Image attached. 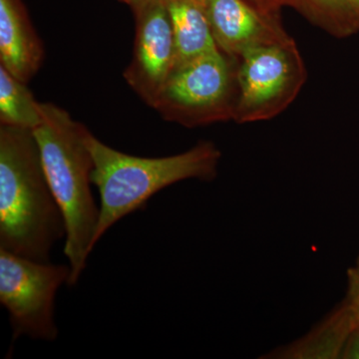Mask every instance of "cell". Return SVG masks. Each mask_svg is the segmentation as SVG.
Here are the masks:
<instances>
[{
	"label": "cell",
	"instance_id": "obj_1",
	"mask_svg": "<svg viewBox=\"0 0 359 359\" xmlns=\"http://www.w3.org/2000/svg\"><path fill=\"white\" fill-rule=\"evenodd\" d=\"M65 236L33 131L0 125V250L50 262Z\"/></svg>",
	"mask_w": 359,
	"mask_h": 359
},
{
	"label": "cell",
	"instance_id": "obj_2",
	"mask_svg": "<svg viewBox=\"0 0 359 359\" xmlns=\"http://www.w3.org/2000/svg\"><path fill=\"white\" fill-rule=\"evenodd\" d=\"M42 121L33 130L45 175L65 217V255L69 285H77L95 248L100 209L92 195L93 160L86 143L89 131L60 106L41 103Z\"/></svg>",
	"mask_w": 359,
	"mask_h": 359
},
{
	"label": "cell",
	"instance_id": "obj_3",
	"mask_svg": "<svg viewBox=\"0 0 359 359\" xmlns=\"http://www.w3.org/2000/svg\"><path fill=\"white\" fill-rule=\"evenodd\" d=\"M86 143L93 160L92 184L100 195L96 245L120 219L144 209L160 191L186 180L216 179L222 158L211 141H201L180 154L158 158L120 152L90 131Z\"/></svg>",
	"mask_w": 359,
	"mask_h": 359
},
{
	"label": "cell",
	"instance_id": "obj_4",
	"mask_svg": "<svg viewBox=\"0 0 359 359\" xmlns=\"http://www.w3.org/2000/svg\"><path fill=\"white\" fill-rule=\"evenodd\" d=\"M238 60L219 49L175 68L153 109L186 128L233 121L237 104Z\"/></svg>",
	"mask_w": 359,
	"mask_h": 359
},
{
	"label": "cell",
	"instance_id": "obj_5",
	"mask_svg": "<svg viewBox=\"0 0 359 359\" xmlns=\"http://www.w3.org/2000/svg\"><path fill=\"white\" fill-rule=\"evenodd\" d=\"M308 70L292 36L259 45L238 59V124L268 121L290 107L308 79Z\"/></svg>",
	"mask_w": 359,
	"mask_h": 359
},
{
	"label": "cell",
	"instance_id": "obj_6",
	"mask_svg": "<svg viewBox=\"0 0 359 359\" xmlns=\"http://www.w3.org/2000/svg\"><path fill=\"white\" fill-rule=\"evenodd\" d=\"M69 264L39 262L0 250V302L9 314L13 341L20 337L54 341L55 299L69 285Z\"/></svg>",
	"mask_w": 359,
	"mask_h": 359
},
{
	"label": "cell",
	"instance_id": "obj_7",
	"mask_svg": "<svg viewBox=\"0 0 359 359\" xmlns=\"http://www.w3.org/2000/svg\"><path fill=\"white\" fill-rule=\"evenodd\" d=\"M133 13V54L123 77L141 100L153 108L174 69L173 26L163 0H150Z\"/></svg>",
	"mask_w": 359,
	"mask_h": 359
},
{
	"label": "cell",
	"instance_id": "obj_8",
	"mask_svg": "<svg viewBox=\"0 0 359 359\" xmlns=\"http://www.w3.org/2000/svg\"><path fill=\"white\" fill-rule=\"evenodd\" d=\"M204 6L215 42L229 57L238 60L254 47L290 36L280 20L264 15L245 0H205Z\"/></svg>",
	"mask_w": 359,
	"mask_h": 359
},
{
	"label": "cell",
	"instance_id": "obj_9",
	"mask_svg": "<svg viewBox=\"0 0 359 359\" xmlns=\"http://www.w3.org/2000/svg\"><path fill=\"white\" fill-rule=\"evenodd\" d=\"M45 58L44 45L22 0H0V65L28 83Z\"/></svg>",
	"mask_w": 359,
	"mask_h": 359
},
{
	"label": "cell",
	"instance_id": "obj_10",
	"mask_svg": "<svg viewBox=\"0 0 359 359\" xmlns=\"http://www.w3.org/2000/svg\"><path fill=\"white\" fill-rule=\"evenodd\" d=\"M163 1L166 4L173 26L174 69L200 56L218 50L204 4L195 0Z\"/></svg>",
	"mask_w": 359,
	"mask_h": 359
},
{
	"label": "cell",
	"instance_id": "obj_11",
	"mask_svg": "<svg viewBox=\"0 0 359 359\" xmlns=\"http://www.w3.org/2000/svg\"><path fill=\"white\" fill-rule=\"evenodd\" d=\"M358 327V323L341 304L306 337L276 355L283 358H344L349 339Z\"/></svg>",
	"mask_w": 359,
	"mask_h": 359
},
{
	"label": "cell",
	"instance_id": "obj_12",
	"mask_svg": "<svg viewBox=\"0 0 359 359\" xmlns=\"http://www.w3.org/2000/svg\"><path fill=\"white\" fill-rule=\"evenodd\" d=\"M28 83L21 81L0 65V125L36 129L42 121L41 103Z\"/></svg>",
	"mask_w": 359,
	"mask_h": 359
},
{
	"label": "cell",
	"instance_id": "obj_13",
	"mask_svg": "<svg viewBox=\"0 0 359 359\" xmlns=\"http://www.w3.org/2000/svg\"><path fill=\"white\" fill-rule=\"evenodd\" d=\"M299 8L314 25L335 37H346L358 29L344 0H280Z\"/></svg>",
	"mask_w": 359,
	"mask_h": 359
},
{
	"label": "cell",
	"instance_id": "obj_14",
	"mask_svg": "<svg viewBox=\"0 0 359 359\" xmlns=\"http://www.w3.org/2000/svg\"><path fill=\"white\" fill-rule=\"evenodd\" d=\"M342 304L359 327V257L355 264L347 269L346 297Z\"/></svg>",
	"mask_w": 359,
	"mask_h": 359
},
{
	"label": "cell",
	"instance_id": "obj_15",
	"mask_svg": "<svg viewBox=\"0 0 359 359\" xmlns=\"http://www.w3.org/2000/svg\"><path fill=\"white\" fill-rule=\"evenodd\" d=\"M245 1L249 2L250 6H254L264 15L273 20H280V16H278L280 0H245Z\"/></svg>",
	"mask_w": 359,
	"mask_h": 359
},
{
	"label": "cell",
	"instance_id": "obj_16",
	"mask_svg": "<svg viewBox=\"0 0 359 359\" xmlns=\"http://www.w3.org/2000/svg\"><path fill=\"white\" fill-rule=\"evenodd\" d=\"M344 358L359 359V327L354 330L344 351Z\"/></svg>",
	"mask_w": 359,
	"mask_h": 359
},
{
	"label": "cell",
	"instance_id": "obj_17",
	"mask_svg": "<svg viewBox=\"0 0 359 359\" xmlns=\"http://www.w3.org/2000/svg\"><path fill=\"white\" fill-rule=\"evenodd\" d=\"M344 1L354 23L359 28V0H344Z\"/></svg>",
	"mask_w": 359,
	"mask_h": 359
},
{
	"label": "cell",
	"instance_id": "obj_18",
	"mask_svg": "<svg viewBox=\"0 0 359 359\" xmlns=\"http://www.w3.org/2000/svg\"><path fill=\"white\" fill-rule=\"evenodd\" d=\"M122 2L126 4L127 6H130V8L132 9V11L135 13V11L140 9L142 6H145L146 4H148L150 0H121Z\"/></svg>",
	"mask_w": 359,
	"mask_h": 359
},
{
	"label": "cell",
	"instance_id": "obj_19",
	"mask_svg": "<svg viewBox=\"0 0 359 359\" xmlns=\"http://www.w3.org/2000/svg\"><path fill=\"white\" fill-rule=\"evenodd\" d=\"M195 1L202 2V4H205V0H195Z\"/></svg>",
	"mask_w": 359,
	"mask_h": 359
}]
</instances>
